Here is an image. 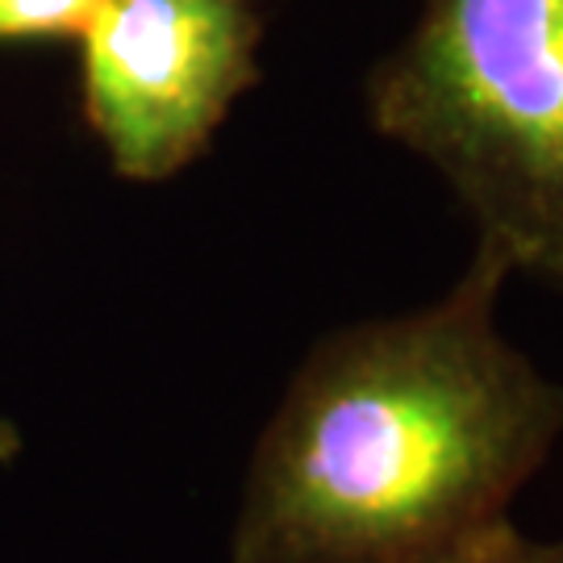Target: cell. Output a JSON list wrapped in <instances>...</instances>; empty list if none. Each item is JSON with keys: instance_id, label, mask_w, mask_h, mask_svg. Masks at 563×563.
I'll use <instances>...</instances> for the list:
<instances>
[{"instance_id": "6da1fadb", "label": "cell", "mask_w": 563, "mask_h": 563, "mask_svg": "<svg viewBox=\"0 0 563 563\" xmlns=\"http://www.w3.org/2000/svg\"><path fill=\"white\" fill-rule=\"evenodd\" d=\"M509 276L476 239L439 301L313 342L255 443L230 563H446L514 522L563 384L501 334Z\"/></svg>"}, {"instance_id": "7a4b0ae2", "label": "cell", "mask_w": 563, "mask_h": 563, "mask_svg": "<svg viewBox=\"0 0 563 563\" xmlns=\"http://www.w3.org/2000/svg\"><path fill=\"white\" fill-rule=\"evenodd\" d=\"M363 104L509 272L563 288V0H418Z\"/></svg>"}, {"instance_id": "3957f363", "label": "cell", "mask_w": 563, "mask_h": 563, "mask_svg": "<svg viewBox=\"0 0 563 563\" xmlns=\"http://www.w3.org/2000/svg\"><path fill=\"white\" fill-rule=\"evenodd\" d=\"M260 0H101L80 42V118L130 184H163L209 151L263 80Z\"/></svg>"}, {"instance_id": "277c9868", "label": "cell", "mask_w": 563, "mask_h": 563, "mask_svg": "<svg viewBox=\"0 0 563 563\" xmlns=\"http://www.w3.org/2000/svg\"><path fill=\"white\" fill-rule=\"evenodd\" d=\"M101 0H0V46L76 42Z\"/></svg>"}, {"instance_id": "5b68a950", "label": "cell", "mask_w": 563, "mask_h": 563, "mask_svg": "<svg viewBox=\"0 0 563 563\" xmlns=\"http://www.w3.org/2000/svg\"><path fill=\"white\" fill-rule=\"evenodd\" d=\"M446 563H563V539L539 543V539H526L514 522H505L501 530H493L488 539L472 543Z\"/></svg>"}]
</instances>
